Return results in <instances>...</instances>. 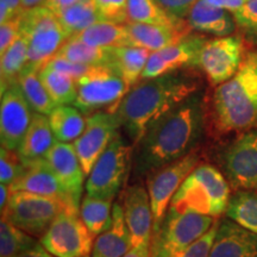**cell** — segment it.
<instances>
[{
  "label": "cell",
  "mask_w": 257,
  "mask_h": 257,
  "mask_svg": "<svg viewBox=\"0 0 257 257\" xmlns=\"http://www.w3.org/2000/svg\"><path fill=\"white\" fill-rule=\"evenodd\" d=\"M133 46L144 48L149 51H157L172 46L176 42L191 34L192 28L187 25L184 28L165 27L127 22L124 24Z\"/></svg>",
  "instance_id": "cell-23"
},
{
  "label": "cell",
  "mask_w": 257,
  "mask_h": 257,
  "mask_svg": "<svg viewBox=\"0 0 257 257\" xmlns=\"http://www.w3.org/2000/svg\"><path fill=\"white\" fill-rule=\"evenodd\" d=\"M18 85L35 113L49 115L54 108L57 107L44 83L42 82L40 69L25 67L22 75L19 76Z\"/></svg>",
  "instance_id": "cell-30"
},
{
  "label": "cell",
  "mask_w": 257,
  "mask_h": 257,
  "mask_svg": "<svg viewBox=\"0 0 257 257\" xmlns=\"http://www.w3.org/2000/svg\"><path fill=\"white\" fill-rule=\"evenodd\" d=\"M87 257H92V256H87Z\"/></svg>",
  "instance_id": "cell-51"
},
{
  "label": "cell",
  "mask_w": 257,
  "mask_h": 257,
  "mask_svg": "<svg viewBox=\"0 0 257 257\" xmlns=\"http://www.w3.org/2000/svg\"><path fill=\"white\" fill-rule=\"evenodd\" d=\"M54 57H61L86 66H111L112 49L95 48L76 37H69Z\"/></svg>",
  "instance_id": "cell-32"
},
{
  "label": "cell",
  "mask_w": 257,
  "mask_h": 257,
  "mask_svg": "<svg viewBox=\"0 0 257 257\" xmlns=\"http://www.w3.org/2000/svg\"><path fill=\"white\" fill-rule=\"evenodd\" d=\"M205 115L199 92L161 117L135 146V175H150L194 153L204 133Z\"/></svg>",
  "instance_id": "cell-1"
},
{
  "label": "cell",
  "mask_w": 257,
  "mask_h": 257,
  "mask_svg": "<svg viewBox=\"0 0 257 257\" xmlns=\"http://www.w3.org/2000/svg\"><path fill=\"white\" fill-rule=\"evenodd\" d=\"M206 41L207 38L201 35L189 34L172 46L153 51L148 59L141 81L182 69H198L199 54Z\"/></svg>",
  "instance_id": "cell-15"
},
{
  "label": "cell",
  "mask_w": 257,
  "mask_h": 257,
  "mask_svg": "<svg viewBox=\"0 0 257 257\" xmlns=\"http://www.w3.org/2000/svg\"><path fill=\"white\" fill-rule=\"evenodd\" d=\"M55 15L68 38L101 21L93 0H80L76 4L55 12Z\"/></svg>",
  "instance_id": "cell-31"
},
{
  "label": "cell",
  "mask_w": 257,
  "mask_h": 257,
  "mask_svg": "<svg viewBox=\"0 0 257 257\" xmlns=\"http://www.w3.org/2000/svg\"><path fill=\"white\" fill-rule=\"evenodd\" d=\"M226 180L239 191L257 188V128L243 131L221 153Z\"/></svg>",
  "instance_id": "cell-12"
},
{
  "label": "cell",
  "mask_w": 257,
  "mask_h": 257,
  "mask_svg": "<svg viewBox=\"0 0 257 257\" xmlns=\"http://www.w3.org/2000/svg\"><path fill=\"white\" fill-rule=\"evenodd\" d=\"M22 31V15L0 25V55L9 49Z\"/></svg>",
  "instance_id": "cell-41"
},
{
  "label": "cell",
  "mask_w": 257,
  "mask_h": 257,
  "mask_svg": "<svg viewBox=\"0 0 257 257\" xmlns=\"http://www.w3.org/2000/svg\"><path fill=\"white\" fill-rule=\"evenodd\" d=\"M187 23L192 30L226 37L236 30V19L226 10L212 5L207 0H198L189 10Z\"/></svg>",
  "instance_id": "cell-22"
},
{
  "label": "cell",
  "mask_w": 257,
  "mask_h": 257,
  "mask_svg": "<svg viewBox=\"0 0 257 257\" xmlns=\"http://www.w3.org/2000/svg\"><path fill=\"white\" fill-rule=\"evenodd\" d=\"M93 2L101 21L121 25L128 22L127 0H93Z\"/></svg>",
  "instance_id": "cell-39"
},
{
  "label": "cell",
  "mask_w": 257,
  "mask_h": 257,
  "mask_svg": "<svg viewBox=\"0 0 257 257\" xmlns=\"http://www.w3.org/2000/svg\"><path fill=\"white\" fill-rule=\"evenodd\" d=\"M93 238L80 213L64 211L57 216L40 242L55 257H87L92 253Z\"/></svg>",
  "instance_id": "cell-11"
},
{
  "label": "cell",
  "mask_w": 257,
  "mask_h": 257,
  "mask_svg": "<svg viewBox=\"0 0 257 257\" xmlns=\"http://www.w3.org/2000/svg\"><path fill=\"white\" fill-rule=\"evenodd\" d=\"M119 127V123L113 112H95L87 118V123L81 136L73 142L74 149L86 176L89 175L96 160L110 146Z\"/></svg>",
  "instance_id": "cell-14"
},
{
  "label": "cell",
  "mask_w": 257,
  "mask_h": 257,
  "mask_svg": "<svg viewBox=\"0 0 257 257\" xmlns=\"http://www.w3.org/2000/svg\"><path fill=\"white\" fill-rule=\"evenodd\" d=\"M11 193L10 186L2 184V186H0V210H2V212L8 206L10 198H11Z\"/></svg>",
  "instance_id": "cell-50"
},
{
  "label": "cell",
  "mask_w": 257,
  "mask_h": 257,
  "mask_svg": "<svg viewBox=\"0 0 257 257\" xmlns=\"http://www.w3.org/2000/svg\"><path fill=\"white\" fill-rule=\"evenodd\" d=\"M233 17L244 36L257 43V0H246Z\"/></svg>",
  "instance_id": "cell-38"
},
{
  "label": "cell",
  "mask_w": 257,
  "mask_h": 257,
  "mask_svg": "<svg viewBox=\"0 0 257 257\" xmlns=\"http://www.w3.org/2000/svg\"><path fill=\"white\" fill-rule=\"evenodd\" d=\"M156 2L170 15L184 19L187 17L189 10L198 0H156Z\"/></svg>",
  "instance_id": "cell-43"
},
{
  "label": "cell",
  "mask_w": 257,
  "mask_h": 257,
  "mask_svg": "<svg viewBox=\"0 0 257 257\" xmlns=\"http://www.w3.org/2000/svg\"><path fill=\"white\" fill-rule=\"evenodd\" d=\"M48 0H22V15L28 12L35 11V10L46 8Z\"/></svg>",
  "instance_id": "cell-48"
},
{
  "label": "cell",
  "mask_w": 257,
  "mask_h": 257,
  "mask_svg": "<svg viewBox=\"0 0 257 257\" xmlns=\"http://www.w3.org/2000/svg\"><path fill=\"white\" fill-rule=\"evenodd\" d=\"M150 54L152 51L136 46L115 48L112 49L111 67H113L131 88L141 81Z\"/></svg>",
  "instance_id": "cell-25"
},
{
  "label": "cell",
  "mask_w": 257,
  "mask_h": 257,
  "mask_svg": "<svg viewBox=\"0 0 257 257\" xmlns=\"http://www.w3.org/2000/svg\"><path fill=\"white\" fill-rule=\"evenodd\" d=\"M112 200L86 194L80 205V217L93 237L99 236L111 226Z\"/></svg>",
  "instance_id": "cell-33"
},
{
  "label": "cell",
  "mask_w": 257,
  "mask_h": 257,
  "mask_svg": "<svg viewBox=\"0 0 257 257\" xmlns=\"http://www.w3.org/2000/svg\"><path fill=\"white\" fill-rule=\"evenodd\" d=\"M243 57L240 37L226 36L207 40L199 54L198 69L206 75L211 85L218 86L237 73Z\"/></svg>",
  "instance_id": "cell-13"
},
{
  "label": "cell",
  "mask_w": 257,
  "mask_h": 257,
  "mask_svg": "<svg viewBox=\"0 0 257 257\" xmlns=\"http://www.w3.org/2000/svg\"><path fill=\"white\" fill-rule=\"evenodd\" d=\"M29 40L27 34L22 30L14 43L2 55L0 64V88L2 93L12 86L18 85L19 76L28 64Z\"/></svg>",
  "instance_id": "cell-26"
},
{
  "label": "cell",
  "mask_w": 257,
  "mask_h": 257,
  "mask_svg": "<svg viewBox=\"0 0 257 257\" xmlns=\"http://www.w3.org/2000/svg\"><path fill=\"white\" fill-rule=\"evenodd\" d=\"M133 147L118 133L96 160L86 181V194L113 200L128 175Z\"/></svg>",
  "instance_id": "cell-7"
},
{
  "label": "cell",
  "mask_w": 257,
  "mask_h": 257,
  "mask_svg": "<svg viewBox=\"0 0 257 257\" xmlns=\"http://www.w3.org/2000/svg\"><path fill=\"white\" fill-rule=\"evenodd\" d=\"M198 165L199 155L194 152L182 157L181 160L157 169L156 172L149 175L148 193H149L154 217L153 234L157 232L162 225V221L170 206V202L174 198L175 193L179 191L180 186Z\"/></svg>",
  "instance_id": "cell-10"
},
{
  "label": "cell",
  "mask_w": 257,
  "mask_h": 257,
  "mask_svg": "<svg viewBox=\"0 0 257 257\" xmlns=\"http://www.w3.org/2000/svg\"><path fill=\"white\" fill-rule=\"evenodd\" d=\"M133 248V239L125 221L123 206L119 202H115L111 226L95 237L92 257H123Z\"/></svg>",
  "instance_id": "cell-21"
},
{
  "label": "cell",
  "mask_w": 257,
  "mask_h": 257,
  "mask_svg": "<svg viewBox=\"0 0 257 257\" xmlns=\"http://www.w3.org/2000/svg\"><path fill=\"white\" fill-rule=\"evenodd\" d=\"M40 76L56 106H64L75 102L78 96V86L72 76L49 66H44L40 70Z\"/></svg>",
  "instance_id": "cell-34"
},
{
  "label": "cell",
  "mask_w": 257,
  "mask_h": 257,
  "mask_svg": "<svg viewBox=\"0 0 257 257\" xmlns=\"http://www.w3.org/2000/svg\"><path fill=\"white\" fill-rule=\"evenodd\" d=\"M48 118L56 141L63 143L75 142L87 123V118L83 117L81 111L68 105L57 106Z\"/></svg>",
  "instance_id": "cell-28"
},
{
  "label": "cell",
  "mask_w": 257,
  "mask_h": 257,
  "mask_svg": "<svg viewBox=\"0 0 257 257\" xmlns=\"http://www.w3.org/2000/svg\"><path fill=\"white\" fill-rule=\"evenodd\" d=\"M22 15V0H0V23Z\"/></svg>",
  "instance_id": "cell-44"
},
{
  "label": "cell",
  "mask_w": 257,
  "mask_h": 257,
  "mask_svg": "<svg viewBox=\"0 0 257 257\" xmlns=\"http://www.w3.org/2000/svg\"><path fill=\"white\" fill-rule=\"evenodd\" d=\"M78 2H80V0H48L46 8L55 14V12H59L61 10L68 8L70 5L76 4Z\"/></svg>",
  "instance_id": "cell-49"
},
{
  "label": "cell",
  "mask_w": 257,
  "mask_h": 257,
  "mask_svg": "<svg viewBox=\"0 0 257 257\" xmlns=\"http://www.w3.org/2000/svg\"><path fill=\"white\" fill-rule=\"evenodd\" d=\"M64 211L69 210L55 199L16 191L11 193V198L8 206L2 212V217L31 236L42 237L57 216Z\"/></svg>",
  "instance_id": "cell-9"
},
{
  "label": "cell",
  "mask_w": 257,
  "mask_h": 257,
  "mask_svg": "<svg viewBox=\"0 0 257 257\" xmlns=\"http://www.w3.org/2000/svg\"><path fill=\"white\" fill-rule=\"evenodd\" d=\"M210 257H257V234L224 219L218 226Z\"/></svg>",
  "instance_id": "cell-20"
},
{
  "label": "cell",
  "mask_w": 257,
  "mask_h": 257,
  "mask_svg": "<svg viewBox=\"0 0 257 257\" xmlns=\"http://www.w3.org/2000/svg\"><path fill=\"white\" fill-rule=\"evenodd\" d=\"M34 236L12 225L5 218L0 220V257H16L35 246Z\"/></svg>",
  "instance_id": "cell-36"
},
{
  "label": "cell",
  "mask_w": 257,
  "mask_h": 257,
  "mask_svg": "<svg viewBox=\"0 0 257 257\" xmlns=\"http://www.w3.org/2000/svg\"><path fill=\"white\" fill-rule=\"evenodd\" d=\"M214 223L213 217L168 210L159 231L153 234L150 257L176 256L204 236Z\"/></svg>",
  "instance_id": "cell-6"
},
{
  "label": "cell",
  "mask_w": 257,
  "mask_h": 257,
  "mask_svg": "<svg viewBox=\"0 0 257 257\" xmlns=\"http://www.w3.org/2000/svg\"><path fill=\"white\" fill-rule=\"evenodd\" d=\"M125 221L130 231L133 245L150 243L153 238L154 217L149 193L142 185H133L125 189L123 200Z\"/></svg>",
  "instance_id": "cell-18"
},
{
  "label": "cell",
  "mask_w": 257,
  "mask_h": 257,
  "mask_svg": "<svg viewBox=\"0 0 257 257\" xmlns=\"http://www.w3.org/2000/svg\"><path fill=\"white\" fill-rule=\"evenodd\" d=\"M22 30L29 40L28 67L42 69L68 40L56 15L47 8L22 15Z\"/></svg>",
  "instance_id": "cell-8"
},
{
  "label": "cell",
  "mask_w": 257,
  "mask_h": 257,
  "mask_svg": "<svg viewBox=\"0 0 257 257\" xmlns=\"http://www.w3.org/2000/svg\"><path fill=\"white\" fill-rule=\"evenodd\" d=\"M19 85L2 93L0 102V141L2 147L17 152L30 126L34 114Z\"/></svg>",
  "instance_id": "cell-16"
},
{
  "label": "cell",
  "mask_w": 257,
  "mask_h": 257,
  "mask_svg": "<svg viewBox=\"0 0 257 257\" xmlns=\"http://www.w3.org/2000/svg\"><path fill=\"white\" fill-rule=\"evenodd\" d=\"M128 22L165 27L184 28L188 23L185 19L170 15L156 0H127Z\"/></svg>",
  "instance_id": "cell-29"
},
{
  "label": "cell",
  "mask_w": 257,
  "mask_h": 257,
  "mask_svg": "<svg viewBox=\"0 0 257 257\" xmlns=\"http://www.w3.org/2000/svg\"><path fill=\"white\" fill-rule=\"evenodd\" d=\"M78 96L74 102L82 113L102 110L114 112L130 91L123 78L111 66H93L85 76L76 80Z\"/></svg>",
  "instance_id": "cell-5"
},
{
  "label": "cell",
  "mask_w": 257,
  "mask_h": 257,
  "mask_svg": "<svg viewBox=\"0 0 257 257\" xmlns=\"http://www.w3.org/2000/svg\"><path fill=\"white\" fill-rule=\"evenodd\" d=\"M25 163L18 152L2 147L0 150V181L11 186L24 174Z\"/></svg>",
  "instance_id": "cell-37"
},
{
  "label": "cell",
  "mask_w": 257,
  "mask_h": 257,
  "mask_svg": "<svg viewBox=\"0 0 257 257\" xmlns=\"http://www.w3.org/2000/svg\"><path fill=\"white\" fill-rule=\"evenodd\" d=\"M25 163L24 174L14 185L10 186L12 192L24 191L34 194L43 195L62 202L69 211L80 213L81 201L61 184L57 176L47 165L46 160L31 161Z\"/></svg>",
  "instance_id": "cell-17"
},
{
  "label": "cell",
  "mask_w": 257,
  "mask_h": 257,
  "mask_svg": "<svg viewBox=\"0 0 257 257\" xmlns=\"http://www.w3.org/2000/svg\"><path fill=\"white\" fill-rule=\"evenodd\" d=\"M219 220H216L213 226L207 231L204 236H201L198 240L191 244L187 249L181 251L174 257H210L212 245H213L214 238H216Z\"/></svg>",
  "instance_id": "cell-40"
},
{
  "label": "cell",
  "mask_w": 257,
  "mask_h": 257,
  "mask_svg": "<svg viewBox=\"0 0 257 257\" xmlns=\"http://www.w3.org/2000/svg\"><path fill=\"white\" fill-rule=\"evenodd\" d=\"M211 120L219 133L257 128V50L246 54L237 73L212 93Z\"/></svg>",
  "instance_id": "cell-3"
},
{
  "label": "cell",
  "mask_w": 257,
  "mask_h": 257,
  "mask_svg": "<svg viewBox=\"0 0 257 257\" xmlns=\"http://www.w3.org/2000/svg\"><path fill=\"white\" fill-rule=\"evenodd\" d=\"M16 257H55V256L48 251V250L44 248V246L42 245L40 242L35 246H32L31 249H29V250H27V251L19 253V255Z\"/></svg>",
  "instance_id": "cell-46"
},
{
  "label": "cell",
  "mask_w": 257,
  "mask_h": 257,
  "mask_svg": "<svg viewBox=\"0 0 257 257\" xmlns=\"http://www.w3.org/2000/svg\"><path fill=\"white\" fill-rule=\"evenodd\" d=\"M227 180L211 165H198L175 193L168 210L218 217L226 212L230 201Z\"/></svg>",
  "instance_id": "cell-4"
},
{
  "label": "cell",
  "mask_w": 257,
  "mask_h": 257,
  "mask_svg": "<svg viewBox=\"0 0 257 257\" xmlns=\"http://www.w3.org/2000/svg\"><path fill=\"white\" fill-rule=\"evenodd\" d=\"M212 5L226 10V11L236 14L242 6L245 4L246 0H207Z\"/></svg>",
  "instance_id": "cell-45"
},
{
  "label": "cell",
  "mask_w": 257,
  "mask_h": 257,
  "mask_svg": "<svg viewBox=\"0 0 257 257\" xmlns=\"http://www.w3.org/2000/svg\"><path fill=\"white\" fill-rule=\"evenodd\" d=\"M46 66H49L51 68L72 76L75 81L76 80H79L80 78H82V76H85L93 67V66H86V64H81V63L72 62V61L61 59V57H54V59H51L49 62L46 64Z\"/></svg>",
  "instance_id": "cell-42"
},
{
  "label": "cell",
  "mask_w": 257,
  "mask_h": 257,
  "mask_svg": "<svg viewBox=\"0 0 257 257\" xmlns=\"http://www.w3.org/2000/svg\"><path fill=\"white\" fill-rule=\"evenodd\" d=\"M56 142L48 115L35 113L17 152L24 162L42 160Z\"/></svg>",
  "instance_id": "cell-24"
},
{
  "label": "cell",
  "mask_w": 257,
  "mask_h": 257,
  "mask_svg": "<svg viewBox=\"0 0 257 257\" xmlns=\"http://www.w3.org/2000/svg\"><path fill=\"white\" fill-rule=\"evenodd\" d=\"M200 88L201 80L195 68L142 80L130 88L113 113L135 147L161 117Z\"/></svg>",
  "instance_id": "cell-2"
},
{
  "label": "cell",
  "mask_w": 257,
  "mask_h": 257,
  "mask_svg": "<svg viewBox=\"0 0 257 257\" xmlns=\"http://www.w3.org/2000/svg\"><path fill=\"white\" fill-rule=\"evenodd\" d=\"M226 216L244 229L257 234V193L238 191L230 198Z\"/></svg>",
  "instance_id": "cell-35"
},
{
  "label": "cell",
  "mask_w": 257,
  "mask_h": 257,
  "mask_svg": "<svg viewBox=\"0 0 257 257\" xmlns=\"http://www.w3.org/2000/svg\"><path fill=\"white\" fill-rule=\"evenodd\" d=\"M150 255H152V242L134 246L123 257H150Z\"/></svg>",
  "instance_id": "cell-47"
},
{
  "label": "cell",
  "mask_w": 257,
  "mask_h": 257,
  "mask_svg": "<svg viewBox=\"0 0 257 257\" xmlns=\"http://www.w3.org/2000/svg\"><path fill=\"white\" fill-rule=\"evenodd\" d=\"M47 165L57 176L61 184L78 200L81 201L82 186L86 174L73 144L56 142L44 157Z\"/></svg>",
  "instance_id": "cell-19"
},
{
  "label": "cell",
  "mask_w": 257,
  "mask_h": 257,
  "mask_svg": "<svg viewBox=\"0 0 257 257\" xmlns=\"http://www.w3.org/2000/svg\"><path fill=\"white\" fill-rule=\"evenodd\" d=\"M73 37H76L89 46L102 48V49H115V48L133 46L124 25L105 21L93 24L92 27Z\"/></svg>",
  "instance_id": "cell-27"
}]
</instances>
